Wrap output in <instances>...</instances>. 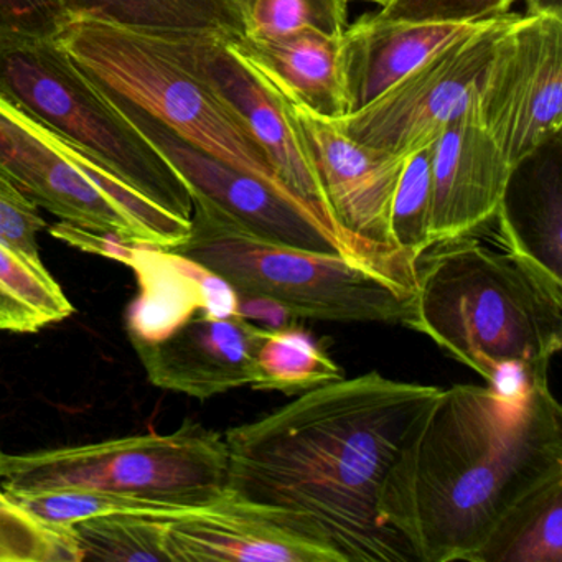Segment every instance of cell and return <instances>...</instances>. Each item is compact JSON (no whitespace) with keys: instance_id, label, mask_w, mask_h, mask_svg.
Returning <instances> with one entry per match:
<instances>
[{"instance_id":"obj_1","label":"cell","mask_w":562,"mask_h":562,"mask_svg":"<svg viewBox=\"0 0 562 562\" xmlns=\"http://www.w3.org/2000/svg\"><path fill=\"white\" fill-rule=\"evenodd\" d=\"M442 387L378 371L341 378L226 430V493L344 555L414 561L378 512L407 434Z\"/></svg>"},{"instance_id":"obj_2","label":"cell","mask_w":562,"mask_h":562,"mask_svg":"<svg viewBox=\"0 0 562 562\" xmlns=\"http://www.w3.org/2000/svg\"><path fill=\"white\" fill-rule=\"evenodd\" d=\"M562 479V409L549 378L513 391L442 387L407 434L378 512L414 561L476 562L498 526Z\"/></svg>"},{"instance_id":"obj_3","label":"cell","mask_w":562,"mask_h":562,"mask_svg":"<svg viewBox=\"0 0 562 562\" xmlns=\"http://www.w3.org/2000/svg\"><path fill=\"white\" fill-rule=\"evenodd\" d=\"M407 328L495 384L505 371L549 378L562 348V297L531 269L472 236L437 243L416 261Z\"/></svg>"},{"instance_id":"obj_4","label":"cell","mask_w":562,"mask_h":562,"mask_svg":"<svg viewBox=\"0 0 562 562\" xmlns=\"http://www.w3.org/2000/svg\"><path fill=\"white\" fill-rule=\"evenodd\" d=\"M186 241L169 249L222 281L235 297L274 304L299 318L407 327L416 274L265 241L192 199Z\"/></svg>"},{"instance_id":"obj_5","label":"cell","mask_w":562,"mask_h":562,"mask_svg":"<svg viewBox=\"0 0 562 562\" xmlns=\"http://www.w3.org/2000/svg\"><path fill=\"white\" fill-rule=\"evenodd\" d=\"M0 100L83 150L147 202L183 222L192 220L186 183L57 38L0 29Z\"/></svg>"},{"instance_id":"obj_6","label":"cell","mask_w":562,"mask_h":562,"mask_svg":"<svg viewBox=\"0 0 562 562\" xmlns=\"http://www.w3.org/2000/svg\"><path fill=\"white\" fill-rule=\"evenodd\" d=\"M57 41L104 90L146 111L202 153L295 195L241 121L162 47L154 32L75 19Z\"/></svg>"},{"instance_id":"obj_7","label":"cell","mask_w":562,"mask_h":562,"mask_svg":"<svg viewBox=\"0 0 562 562\" xmlns=\"http://www.w3.org/2000/svg\"><path fill=\"white\" fill-rule=\"evenodd\" d=\"M226 473L225 436L190 419L172 434L0 456V488L12 496L88 488L196 508L225 495Z\"/></svg>"},{"instance_id":"obj_8","label":"cell","mask_w":562,"mask_h":562,"mask_svg":"<svg viewBox=\"0 0 562 562\" xmlns=\"http://www.w3.org/2000/svg\"><path fill=\"white\" fill-rule=\"evenodd\" d=\"M106 93L117 110L162 154L186 183L192 199L215 206L258 238L289 248L344 256L416 274V265L403 252L380 248L348 235L299 196L282 192L259 177L202 153L146 111L110 91Z\"/></svg>"},{"instance_id":"obj_9","label":"cell","mask_w":562,"mask_h":562,"mask_svg":"<svg viewBox=\"0 0 562 562\" xmlns=\"http://www.w3.org/2000/svg\"><path fill=\"white\" fill-rule=\"evenodd\" d=\"M476 113L516 167L561 136L562 15H516L483 71Z\"/></svg>"},{"instance_id":"obj_10","label":"cell","mask_w":562,"mask_h":562,"mask_svg":"<svg viewBox=\"0 0 562 562\" xmlns=\"http://www.w3.org/2000/svg\"><path fill=\"white\" fill-rule=\"evenodd\" d=\"M515 14L485 22L440 50L363 110L337 120L351 139L411 154L475 104L483 71Z\"/></svg>"},{"instance_id":"obj_11","label":"cell","mask_w":562,"mask_h":562,"mask_svg":"<svg viewBox=\"0 0 562 562\" xmlns=\"http://www.w3.org/2000/svg\"><path fill=\"white\" fill-rule=\"evenodd\" d=\"M154 34L187 71L241 121L271 160L279 179L337 225L288 100L271 81L229 50L226 41L232 38L187 32Z\"/></svg>"},{"instance_id":"obj_12","label":"cell","mask_w":562,"mask_h":562,"mask_svg":"<svg viewBox=\"0 0 562 562\" xmlns=\"http://www.w3.org/2000/svg\"><path fill=\"white\" fill-rule=\"evenodd\" d=\"M0 120L14 139L21 159V190L38 209L60 222L126 245L164 249L162 241L113 196L117 180L71 144L52 149L29 124L0 101Z\"/></svg>"},{"instance_id":"obj_13","label":"cell","mask_w":562,"mask_h":562,"mask_svg":"<svg viewBox=\"0 0 562 562\" xmlns=\"http://www.w3.org/2000/svg\"><path fill=\"white\" fill-rule=\"evenodd\" d=\"M288 103L337 225L361 241L400 251L391 238V210L409 154L358 143L340 130L337 120L294 101Z\"/></svg>"},{"instance_id":"obj_14","label":"cell","mask_w":562,"mask_h":562,"mask_svg":"<svg viewBox=\"0 0 562 562\" xmlns=\"http://www.w3.org/2000/svg\"><path fill=\"white\" fill-rule=\"evenodd\" d=\"M266 334L238 311L203 308L164 337L133 347L154 386L205 401L251 386Z\"/></svg>"},{"instance_id":"obj_15","label":"cell","mask_w":562,"mask_h":562,"mask_svg":"<svg viewBox=\"0 0 562 562\" xmlns=\"http://www.w3.org/2000/svg\"><path fill=\"white\" fill-rule=\"evenodd\" d=\"M513 172L515 166L480 123L475 101L434 140L430 245L467 238L490 225Z\"/></svg>"},{"instance_id":"obj_16","label":"cell","mask_w":562,"mask_h":562,"mask_svg":"<svg viewBox=\"0 0 562 562\" xmlns=\"http://www.w3.org/2000/svg\"><path fill=\"white\" fill-rule=\"evenodd\" d=\"M166 548L170 562H345L328 546L226 492L170 518Z\"/></svg>"},{"instance_id":"obj_17","label":"cell","mask_w":562,"mask_h":562,"mask_svg":"<svg viewBox=\"0 0 562 562\" xmlns=\"http://www.w3.org/2000/svg\"><path fill=\"white\" fill-rule=\"evenodd\" d=\"M495 220L505 251L562 297L561 136L516 167Z\"/></svg>"},{"instance_id":"obj_18","label":"cell","mask_w":562,"mask_h":562,"mask_svg":"<svg viewBox=\"0 0 562 562\" xmlns=\"http://www.w3.org/2000/svg\"><path fill=\"white\" fill-rule=\"evenodd\" d=\"M483 24H411L378 14L361 15L341 35L350 114L373 103L434 55Z\"/></svg>"},{"instance_id":"obj_19","label":"cell","mask_w":562,"mask_h":562,"mask_svg":"<svg viewBox=\"0 0 562 562\" xmlns=\"http://www.w3.org/2000/svg\"><path fill=\"white\" fill-rule=\"evenodd\" d=\"M341 35L301 31L265 41L232 38L226 45L289 101L340 120L350 114Z\"/></svg>"},{"instance_id":"obj_20","label":"cell","mask_w":562,"mask_h":562,"mask_svg":"<svg viewBox=\"0 0 562 562\" xmlns=\"http://www.w3.org/2000/svg\"><path fill=\"white\" fill-rule=\"evenodd\" d=\"M75 19L146 32H187L243 38L235 0H61Z\"/></svg>"},{"instance_id":"obj_21","label":"cell","mask_w":562,"mask_h":562,"mask_svg":"<svg viewBox=\"0 0 562 562\" xmlns=\"http://www.w3.org/2000/svg\"><path fill=\"white\" fill-rule=\"evenodd\" d=\"M75 307L42 259L0 241V330L35 334Z\"/></svg>"},{"instance_id":"obj_22","label":"cell","mask_w":562,"mask_h":562,"mask_svg":"<svg viewBox=\"0 0 562 562\" xmlns=\"http://www.w3.org/2000/svg\"><path fill=\"white\" fill-rule=\"evenodd\" d=\"M476 562H562V479L513 509Z\"/></svg>"},{"instance_id":"obj_23","label":"cell","mask_w":562,"mask_h":562,"mask_svg":"<svg viewBox=\"0 0 562 562\" xmlns=\"http://www.w3.org/2000/svg\"><path fill=\"white\" fill-rule=\"evenodd\" d=\"M341 378L345 371L311 331L301 327L268 328L251 387L299 396Z\"/></svg>"},{"instance_id":"obj_24","label":"cell","mask_w":562,"mask_h":562,"mask_svg":"<svg viewBox=\"0 0 562 562\" xmlns=\"http://www.w3.org/2000/svg\"><path fill=\"white\" fill-rule=\"evenodd\" d=\"M172 516L120 515L94 516L75 522V538L83 561H166V532ZM176 518V516H173Z\"/></svg>"},{"instance_id":"obj_25","label":"cell","mask_w":562,"mask_h":562,"mask_svg":"<svg viewBox=\"0 0 562 562\" xmlns=\"http://www.w3.org/2000/svg\"><path fill=\"white\" fill-rule=\"evenodd\" d=\"M71 526L35 515L0 490V562H80Z\"/></svg>"},{"instance_id":"obj_26","label":"cell","mask_w":562,"mask_h":562,"mask_svg":"<svg viewBox=\"0 0 562 562\" xmlns=\"http://www.w3.org/2000/svg\"><path fill=\"white\" fill-rule=\"evenodd\" d=\"M350 0H235L243 38L265 41L301 31L341 35Z\"/></svg>"},{"instance_id":"obj_27","label":"cell","mask_w":562,"mask_h":562,"mask_svg":"<svg viewBox=\"0 0 562 562\" xmlns=\"http://www.w3.org/2000/svg\"><path fill=\"white\" fill-rule=\"evenodd\" d=\"M434 140L407 157L391 210V238L414 265L432 246Z\"/></svg>"},{"instance_id":"obj_28","label":"cell","mask_w":562,"mask_h":562,"mask_svg":"<svg viewBox=\"0 0 562 562\" xmlns=\"http://www.w3.org/2000/svg\"><path fill=\"white\" fill-rule=\"evenodd\" d=\"M516 0H387L381 19L411 24H480L509 14Z\"/></svg>"},{"instance_id":"obj_29","label":"cell","mask_w":562,"mask_h":562,"mask_svg":"<svg viewBox=\"0 0 562 562\" xmlns=\"http://www.w3.org/2000/svg\"><path fill=\"white\" fill-rule=\"evenodd\" d=\"M45 228L38 206L0 176V241L42 259L37 236Z\"/></svg>"},{"instance_id":"obj_30","label":"cell","mask_w":562,"mask_h":562,"mask_svg":"<svg viewBox=\"0 0 562 562\" xmlns=\"http://www.w3.org/2000/svg\"><path fill=\"white\" fill-rule=\"evenodd\" d=\"M70 22L61 0H0L2 31L57 38Z\"/></svg>"},{"instance_id":"obj_31","label":"cell","mask_w":562,"mask_h":562,"mask_svg":"<svg viewBox=\"0 0 562 562\" xmlns=\"http://www.w3.org/2000/svg\"><path fill=\"white\" fill-rule=\"evenodd\" d=\"M0 176L8 179L15 189L21 187V159H19L18 146L2 120H0Z\"/></svg>"},{"instance_id":"obj_32","label":"cell","mask_w":562,"mask_h":562,"mask_svg":"<svg viewBox=\"0 0 562 562\" xmlns=\"http://www.w3.org/2000/svg\"><path fill=\"white\" fill-rule=\"evenodd\" d=\"M528 12L526 14L562 15V0H522Z\"/></svg>"},{"instance_id":"obj_33","label":"cell","mask_w":562,"mask_h":562,"mask_svg":"<svg viewBox=\"0 0 562 562\" xmlns=\"http://www.w3.org/2000/svg\"><path fill=\"white\" fill-rule=\"evenodd\" d=\"M367 2H373V4L381 5L383 8L384 4H386L387 0H367Z\"/></svg>"},{"instance_id":"obj_34","label":"cell","mask_w":562,"mask_h":562,"mask_svg":"<svg viewBox=\"0 0 562 562\" xmlns=\"http://www.w3.org/2000/svg\"><path fill=\"white\" fill-rule=\"evenodd\" d=\"M0 456H2V452H0ZM0 490H2V488H0Z\"/></svg>"}]
</instances>
